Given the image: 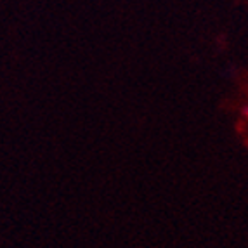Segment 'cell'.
<instances>
[{
	"mask_svg": "<svg viewBox=\"0 0 248 248\" xmlns=\"http://www.w3.org/2000/svg\"><path fill=\"white\" fill-rule=\"evenodd\" d=\"M245 115H248V108H245Z\"/></svg>",
	"mask_w": 248,
	"mask_h": 248,
	"instance_id": "1",
	"label": "cell"
}]
</instances>
